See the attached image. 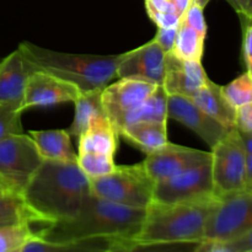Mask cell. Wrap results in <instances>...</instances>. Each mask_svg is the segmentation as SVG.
<instances>
[{
    "instance_id": "obj_1",
    "label": "cell",
    "mask_w": 252,
    "mask_h": 252,
    "mask_svg": "<svg viewBox=\"0 0 252 252\" xmlns=\"http://www.w3.org/2000/svg\"><path fill=\"white\" fill-rule=\"evenodd\" d=\"M90 193L89 177L78 161L43 160L21 198L39 219L56 221L75 216Z\"/></svg>"
},
{
    "instance_id": "obj_2",
    "label": "cell",
    "mask_w": 252,
    "mask_h": 252,
    "mask_svg": "<svg viewBox=\"0 0 252 252\" xmlns=\"http://www.w3.org/2000/svg\"><path fill=\"white\" fill-rule=\"evenodd\" d=\"M145 209L130 208L90 193L71 218L49 221L39 239L52 243L95 238L133 240L142 226Z\"/></svg>"
},
{
    "instance_id": "obj_3",
    "label": "cell",
    "mask_w": 252,
    "mask_h": 252,
    "mask_svg": "<svg viewBox=\"0 0 252 252\" xmlns=\"http://www.w3.org/2000/svg\"><path fill=\"white\" fill-rule=\"evenodd\" d=\"M32 70H41L71 84L80 91H91L108 85L116 76L125 53L116 56L74 54L42 48L31 42L17 47Z\"/></svg>"
},
{
    "instance_id": "obj_4",
    "label": "cell",
    "mask_w": 252,
    "mask_h": 252,
    "mask_svg": "<svg viewBox=\"0 0 252 252\" xmlns=\"http://www.w3.org/2000/svg\"><path fill=\"white\" fill-rule=\"evenodd\" d=\"M218 197L179 202H152L133 240L138 243H189L203 240L204 225Z\"/></svg>"
},
{
    "instance_id": "obj_5",
    "label": "cell",
    "mask_w": 252,
    "mask_h": 252,
    "mask_svg": "<svg viewBox=\"0 0 252 252\" xmlns=\"http://www.w3.org/2000/svg\"><path fill=\"white\" fill-rule=\"evenodd\" d=\"M90 192L100 198L130 208L147 209L153 202L154 181L143 164L117 166L107 175L89 179Z\"/></svg>"
},
{
    "instance_id": "obj_6",
    "label": "cell",
    "mask_w": 252,
    "mask_h": 252,
    "mask_svg": "<svg viewBox=\"0 0 252 252\" xmlns=\"http://www.w3.org/2000/svg\"><path fill=\"white\" fill-rule=\"evenodd\" d=\"M43 159L30 135L10 134L0 140V184L12 196L21 197Z\"/></svg>"
},
{
    "instance_id": "obj_7",
    "label": "cell",
    "mask_w": 252,
    "mask_h": 252,
    "mask_svg": "<svg viewBox=\"0 0 252 252\" xmlns=\"http://www.w3.org/2000/svg\"><path fill=\"white\" fill-rule=\"evenodd\" d=\"M249 231H252V191L241 189L218 197L204 225L203 240L226 243Z\"/></svg>"
},
{
    "instance_id": "obj_8",
    "label": "cell",
    "mask_w": 252,
    "mask_h": 252,
    "mask_svg": "<svg viewBox=\"0 0 252 252\" xmlns=\"http://www.w3.org/2000/svg\"><path fill=\"white\" fill-rule=\"evenodd\" d=\"M211 154L212 181L217 197L241 189L252 191L246 176L243 139L235 128L212 148Z\"/></svg>"
},
{
    "instance_id": "obj_9",
    "label": "cell",
    "mask_w": 252,
    "mask_h": 252,
    "mask_svg": "<svg viewBox=\"0 0 252 252\" xmlns=\"http://www.w3.org/2000/svg\"><path fill=\"white\" fill-rule=\"evenodd\" d=\"M211 161L154 182L153 202L179 203L214 197ZM217 197V196H216Z\"/></svg>"
},
{
    "instance_id": "obj_10",
    "label": "cell",
    "mask_w": 252,
    "mask_h": 252,
    "mask_svg": "<svg viewBox=\"0 0 252 252\" xmlns=\"http://www.w3.org/2000/svg\"><path fill=\"white\" fill-rule=\"evenodd\" d=\"M157 86L147 81L120 78L118 81L103 88L101 94L103 112L118 135L128 116L149 97Z\"/></svg>"
},
{
    "instance_id": "obj_11",
    "label": "cell",
    "mask_w": 252,
    "mask_h": 252,
    "mask_svg": "<svg viewBox=\"0 0 252 252\" xmlns=\"http://www.w3.org/2000/svg\"><path fill=\"white\" fill-rule=\"evenodd\" d=\"M211 160V153L167 142L162 147L147 154V158L142 164L150 179L157 182L189 167L209 162Z\"/></svg>"
},
{
    "instance_id": "obj_12",
    "label": "cell",
    "mask_w": 252,
    "mask_h": 252,
    "mask_svg": "<svg viewBox=\"0 0 252 252\" xmlns=\"http://www.w3.org/2000/svg\"><path fill=\"white\" fill-rule=\"evenodd\" d=\"M167 117L193 130L211 149L231 130L202 111L192 98L185 96H167Z\"/></svg>"
},
{
    "instance_id": "obj_13",
    "label": "cell",
    "mask_w": 252,
    "mask_h": 252,
    "mask_svg": "<svg viewBox=\"0 0 252 252\" xmlns=\"http://www.w3.org/2000/svg\"><path fill=\"white\" fill-rule=\"evenodd\" d=\"M79 94L80 90L71 84L44 71L33 70L27 78L20 111L74 102Z\"/></svg>"
},
{
    "instance_id": "obj_14",
    "label": "cell",
    "mask_w": 252,
    "mask_h": 252,
    "mask_svg": "<svg viewBox=\"0 0 252 252\" xmlns=\"http://www.w3.org/2000/svg\"><path fill=\"white\" fill-rule=\"evenodd\" d=\"M165 73V53L154 39L126 52L116 76L147 81L161 86Z\"/></svg>"
},
{
    "instance_id": "obj_15",
    "label": "cell",
    "mask_w": 252,
    "mask_h": 252,
    "mask_svg": "<svg viewBox=\"0 0 252 252\" xmlns=\"http://www.w3.org/2000/svg\"><path fill=\"white\" fill-rule=\"evenodd\" d=\"M208 79L201 62L184 61L172 53L165 54V73L161 86L167 95L192 98Z\"/></svg>"
},
{
    "instance_id": "obj_16",
    "label": "cell",
    "mask_w": 252,
    "mask_h": 252,
    "mask_svg": "<svg viewBox=\"0 0 252 252\" xmlns=\"http://www.w3.org/2000/svg\"><path fill=\"white\" fill-rule=\"evenodd\" d=\"M32 68L19 48L0 61V103L16 106L20 110L27 78Z\"/></svg>"
},
{
    "instance_id": "obj_17",
    "label": "cell",
    "mask_w": 252,
    "mask_h": 252,
    "mask_svg": "<svg viewBox=\"0 0 252 252\" xmlns=\"http://www.w3.org/2000/svg\"><path fill=\"white\" fill-rule=\"evenodd\" d=\"M118 138L120 135L107 117L97 116L89 122L86 129L79 135V153L115 158Z\"/></svg>"
},
{
    "instance_id": "obj_18",
    "label": "cell",
    "mask_w": 252,
    "mask_h": 252,
    "mask_svg": "<svg viewBox=\"0 0 252 252\" xmlns=\"http://www.w3.org/2000/svg\"><path fill=\"white\" fill-rule=\"evenodd\" d=\"M192 100L207 115L213 117L228 129H233L236 108H234L224 97L220 85L208 79L196 91Z\"/></svg>"
},
{
    "instance_id": "obj_19",
    "label": "cell",
    "mask_w": 252,
    "mask_h": 252,
    "mask_svg": "<svg viewBox=\"0 0 252 252\" xmlns=\"http://www.w3.org/2000/svg\"><path fill=\"white\" fill-rule=\"evenodd\" d=\"M29 135L36 144L43 160L52 161H76V157L66 129L31 130Z\"/></svg>"
},
{
    "instance_id": "obj_20",
    "label": "cell",
    "mask_w": 252,
    "mask_h": 252,
    "mask_svg": "<svg viewBox=\"0 0 252 252\" xmlns=\"http://www.w3.org/2000/svg\"><path fill=\"white\" fill-rule=\"evenodd\" d=\"M120 137L125 138L129 144L145 154H149L167 143L166 123H130L120 130Z\"/></svg>"
},
{
    "instance_id": "obj_21",
    "label": "cell",
    "mask_w": 252,
    "mask_h": 252,
    "mask_svg": "<svg viewBox=\"0 0 252 252\" xmlns=\"http://www.w3.org/2000/svg\"><path fill=\"white\" fill-rule=\"evenodd\" d=\"M123 240L127 239L95 238L66 243H52L36 238L29 241L21 252H106Z\"/></svg>"
},
{
    "instance_id": "obj_22",
    "label": "cell",
    "mask_w": 252,
    "mask_h": 252,
    "mask_svg": "<svg viewBox=\"0 0 252 252\" xmlns=\"http://www.w3.org/2000/svg\"><path fill=\"white\" fill-rule=\"evenodd\" d=\"M44 220H20L0 224V252H21L29 241L39 238Z\"/></svg>"
},
{
    "instance_id": "obj_23",
    "label": "cell",
    "mask_w": 252,
    "mask_h": 252,
    "mask_svg": "<svg viewBox=\"0 0 252 252\" xmlns=\"http://www.w3.org/2000/svg\"><path fill=\"white\" fill-rule=\"evenodd\" d=\"M102 89H96L91 91H80L78 97L75 98V113L70 127L66 129L70 137L79 138V135L86 129L89 122L97 116H105L102 102H101V94Z\"/></svg>"
},
{
    "instance_id": "obj_24",
    "label": "cell",
    "mask_w": 252,
    "mask_h": 252,
    "mask_svg": "<svg viewBox=\"0 0 252 252\" xmlns=\"http://www.w3.org/2000/svg\"><path fill=\"white\" fill-rule=\"evenodd\" d=\"M167 93L162 86H157L149 97L133 111L126 120V125L135 122H167ZM123 126V127H125Z\"/></svg>"
},
{
    "instance_id": "obj_25",
    "label": "cell",
    "mask_w": 252,
    "mask_h": 252,
    "mask_svg": "<svg viewBox=\"0 0 252 252\" xmlns=\"http://www.w3.org/2000/svg\"><path fill=\"white\" fill-rule=\"evenodd\" d=\"M204 39H206V36L197 32L196 30L189 26L184 20L180 19L177 37L171 53L184 61L202 62Z\"/></svg>"
},
{
    "instance_id": "obj_26",
    "label": "cell",
    "mask_w": 252,
    "mask_h": 252,
    "mask_svg": "<svg viewBox=\"0 0 252 252\" xmlns=\"http://www.w3.org/2000/svg\"><path fill=\"white\" fill-rule=\"evenodd\" d=\"M201 241L189 243H138L123 240L106 252H194Z\"/></svg>"
},
{
    "instance_id": "obj_27",
    "label": "cell",
    "mask_w": 252,
    "mask_h": 252,
    "mask_svg": "<svg viewBox=\"0 0 252 252\" xmlns=\"http://www.w3.org/2000/svg\"><path fill=\"white\" fill-rule=\"evenodd\" d=\"M221 91L234 108L252 103V74L243 73L228 85L221 86Z\"/></svg>"
},
{
    "instance_id": "obj_28",
    "label": "cell",
    "mask_w": 252,
    "mask_h": 252,
    "mask_svg": "<svg viewBox=\"0 0 252 252\" xmlns=\"http://www.w3.org/2000/svg\"><path fill=\"white\" fill-rule=\"evenodd\" d=\"M76 161L84 174L89 179L103 176L112 171L116 167L115 158L107 155H95L89 153H78Z\"/></svg>"
},
{
    "instance_id": "obj_29",
    "label": "cell",
    "mask_w": 252,
    "mask_h": 252,
    "mask_svg": "<svg viewBox=\"0 0 252 252\" xmlns=\"http://www.w3.org/2000/svg\"><path fill=\"white\" fill-rule=\"evenodd\" d=\"M21 113L16 106L0 103V140L10 134L22 133Z\"/></svg>"
},
{
    "instance_id": "obj_30",
    "label": "cell",
    "mask_w": 252,
    "mask_h": 252,
    "mask_svg": "<svg viewBox=\"0 0 252 252\" xmlns=\"http://www.w3.org/2000/svg\"><path fill=\"white\" fill-rule=\"evenodd\" d=\"M0 217H14V218L29 219V220H42L27 208L21 197L19 196H7L0 198Z\"/></svg>"
},
{
    "instance_id": "obj_31",
    "label": "cell",
    "mask_w": 252,
    "mask_h": 252,
    "mask_svg": "<svg viewBox=\"0 0 252 252\" xmlns=\"http://www.w3.org/2000/svg\"><path fill=\"white\" fill-rule=\"evenodd\" d=\"M181 19L184 20L189 26H191L192 29H194L201 34H203V36L207 34V24L206 20H204L203 9H202L201 6H198L194 1L191 0L189 5L187 6L186 11H185L184 15L181 16Z\"/></svg>"
},
{
    "instance_id": "obj_32",
    "label": "cell",
    "mask_w": 252,
    "mask_h": 252,
    "mask_svg": "<svg viewBox=\"0 0 252 252\" xmlns=\"http://www.w3.org/2000/svg\"><path fill=\"white\" fill-rule=\"evenodd\" d=\"M241 17L243 24V42H241V56L246 66V71L252 74V26L251 19L245 16Z\"/></svg>"
},
{
    "instance_id": "obj_33",
    "label": "cell",
    "mask_w": 252,
    "mask_h": 252,
    "mask_svg": "<svg viewBox=\"0 0 252 252\" xmlns=\"http://www.w3.org/2000/svg\"><path fill=\"white\" fill-rule=\"evenodd\" d=\"M177 30H179V25L172 27H158V32L153 39L157 42L158 46L162 49L165 54L171 53L175 41H176Z\"/></svg>"
},
{
    "instance_id": "obj_34",
    "label": "cell",
    "mask_w": 252,
    "mask_h": 252,
    "mask_svg": "<svg viewBox=\"0 0 252 252\" xmlns=\"http://www.w3.org/2000/svg\"><path fill=\"white\" fill-rule=\"evenodd\" d=\"M234 128L239 133L252 134V103H246L236 108Z\"/></svg>"
},
{
    "instance_id": "obj_35",
    "label": "cell",
    "mask_w": 252,
    "mask_h": 252,
    "mask_svg": "<svg viewBox=\"0 0 252 252\" xmlns=\"http://www.w3.org/2000/svg\"><path fill=\"white\" fill-rule=\"evenodd\" d=\"M240 16L252 19V0H226Z\"/></svg>"
},
{
    "instance_id": "obj_36",
    "label": "cell",
    "mask_w": 252,
    "mask_h": 252,
    "mask_svg": "<svg viewBox=\"0 0 252 252\" xmlns=\"http://www.w3.org/2000/svg\"><path fill=\"white\" fill-rule=\"evenodd\" d=\"M189 2H191V0H174V5H175V7H176V11L180 16H182V15H184V12L186 11V9H187V6L189 5Z\"/></svg>"
},
{
    "instance_id": "obj_37",
    "label": "cell",
    "mask_w": 252,
    "mask_h": 252,
    "mask_svg": "<svg viewBox=\"0 0 252 252\" xmlns=\"http://www.w3.org/2000/svg\"><path fill=\"white\" fill-rule=\"evenodd\" d=\"M20 220H29V219H20V218H14V217H0V224L15 223V221H20Z\"/></svg>"
},
{
    "instance_id": "obj_38",
    "label": "cell",
    "mask_w": 252,
    "mask_h": 252,
    "mask_svg": "<svg viewBox=\"0 0 252 252\" xmlns=\"http://www.w3.org/2000/svg\"><path fill=\"white\" fill-rule=\"evenodd\" d=\"M7 196H12V194H10L9 192H7V189L0 184V198H2V197H7Z\"/></svg>"
},
{
    "instance_id": "obj_39",
    "label": "cell",
    "mask_w": 252,
    "mask_h": 252,
    "mask_svg": "<svg viewBox=\"0 0 252 252\" xmlns=\"http://www.w3.org/2000/svg\"><path fill=\"white\" fill-rule=\"evenodd\" d=\"M192 1L196 2V4L198 5V6H201L202 9H204V7H206L207 5H208V2L211 1V0H192Z\"/></svg>"
},
{
    "instance_id": "obj_40",
    "label": "cell",
    "mask_w": 252,
    "mask_h": 252,
    "mask_svg": "<svg viewBox=\"0 0 252 252\" xmlns=\"http://www.w3.org/2000/svg\"><path fill=\"white\" fill-rule=\"evenodd\" d=\"M0 61H1V58H0Z\"/></svg>"
}]
</instances>
